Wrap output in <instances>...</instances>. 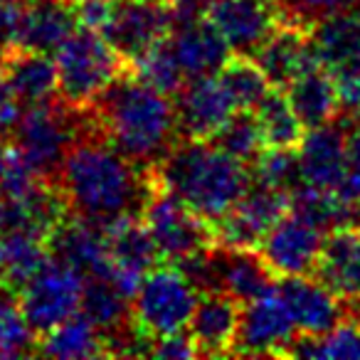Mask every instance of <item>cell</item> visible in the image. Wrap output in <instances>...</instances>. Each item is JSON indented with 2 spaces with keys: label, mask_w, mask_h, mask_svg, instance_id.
Masks as SVG:
<instances>
[{
  "label": "cell",
  "mask_w": 360,
  "mask_h": 360,
  "mask_svg": "<svg viewBox=\"0 0 360 360\" xmlns=\"http://www.w3.org/2000/svg\"><path fill=\"white\" fill-rule=\"evenodd\" d=\"M264 134L266 148H299L306 136V126L291 106L284 89H271L255 109Z\"/></svg>",
  "instance_id": "31"
},
{
  "label": "cell",
  "mask_w": 360,
  "mask_h": 360,
  "mask_svg": "<svg viewBox=\"0 0 360 360\" xmlns=\"http://www.w3.org/2000/svg\"><path fill=\"white\" fill-rule=\"evenodd\" d=\"M217 269V286L220 291L235 296L240 304L259 299L276 289L279 279L269 269L259 250H240V247H212Z\"/></svg>",
  "instance_id": "22"
},
{
  "label": "cell",
  "mask_w": 360,
  "mask_h": 360,
  "mask_svg": "<svg viewBox=\"0 0 360 360\" xmlns=\"http://www.w3.org/2000/svg\"><path fill=\"white\" fill-rule=\"evenodd\" d=\"M106 247H109V274L136 296L141 279L150 269L158 266V259H163L155 245L153 235L141 220V215H124L119 220L104 225Z\"/></svg>",
  "instance_id": "15"
},
{
  "label": "cell",
  "mask_w": 360,
  "mask_h": 360,
  "mask_svg": "<svg viewBox=\"0 0 360 360\" xmlns=\"http://www.w3.org/2000/svg\"><path fill=\"white\" fill-rule=\"evenodd\" d=\"M353 3L355 0H279V13L306 22V25H314L321 18L350 8Z\"/></svg>",
  "instance_id": "40"
},
{
  "label": "cell",
  "mask_w": 360,
  "mask_h": 360,
  "mask_svg": "<svg viewBox=\"0 0 360 360\" xmlns=\"http://www.w3.org/2000/svg\"><path fill=\"white\" fill-rule=\"evenodd\" d=\"M180 139L210 141L237 111L232 94L217 75L188 79L175 94Z\"/></svg>",
  "instance_id": "14"
},
{
  "label": "cell",
  "mask_w": 360,
  "mask_h": 360,
  "mask_svg": "<svg viewBox=\"0 0 360 360\" xmlns=\"http://www.w3.org/2000/svg\"><path fill=\"white\" fill-rule=\"evenodd\" d=\"M242 304L227 291H205L198 299L193 319L188 323L198 353L205 358L232 355L237 330H240Z\"/></svg>",
  "instance_id": "19"
},
{
  "label": "cell",
  "mask_w": 360,
  "mask_h": 360,
  "mask_svg": "<svg viewBox=\"0 0 360 360\" xmlns=\"http://www.w3.org/2000/svg\"><path fill=\"white\" fill-rule=\"evenodd\" d=\"M355 3H358V8H360V0H355Z\"/></svg>",
  "instance_id": "49"
},
{
  "label": "cell",
  "mask_w": 360,
  "mask_h": 360,
  "mask_svg": "<svg viewBox=\"0 0 360 360\" xmlns=\"http://www.w3.org/2000/svg\"><path fill=\"white\" fill-rule=\"evenodd\" d=\"M153 173L210 225L220 222L252 186V170L212 141L180 139Z\"/></svg>",
  "instance_id": "3"
},
{
  "label": "cell",
  "mask_w": 360,
  "mask_h": 360,
  "mask_svg": "<svg viewBox=\"0 0 360 360\" xmlns=\"http://www.w3.org/2000/svg\"><path fill=\"white\" fill-rule=\"evenodd\" d=\"M40 335L27 321L18 291L0 286V358L37 355Z\"/></svg>",
  "instance_id": "34"
},
{
  "label": "cell",
  "mask_w": 360,
  "mask_h": 360,
  "mask_svg": "<svg viewBox=\"0 0 360 360\" xmlns=\"http://www.w3.org/2000/svg\"><path fill=\"white\" fill-rule=\"evenodd\" d=\"M348 314L360 323V301H355V304H348Z\"/></svg>",
  "instance_id": "46"
},
{
  "label": "cell",
  "mask_w": 360,
  "mask_h": 360,
  "mask_svg": "<svg viewBox=\"0 0 360 360\" xmlns=\"http://www.w3.org/2000/svg\"><path fill=\"white\" fill-rule=\"evenodd\" d=\"M276 291L284 299L301 335H323L348 316V304L314 274L279 279Z\"/></svg>",
  "instance_id": "16"
},
{
  "label": "cell",
  "mask_w": 360,
  "mask_h": 360,
  "mask_svg": "<svg viewBox=\"0 0 360 360\" xmlns=\"http://www.w3.org/2000/svg\"><path fill=\"white\" fill-rule=\"evenodd\" d=\"M173 32L168 0H111V13L101 35L126 62H136Z\"/></svg>",
  "instance_id": "9"
},
{
  "label": "cell",
  "mask_w": 360,
  "mask_h": 360,
  "mask_svg": "<svg viewBox=\"0 0 360 360\" xmlns=\"http://www.w3.org/2000/svg\"><path fill=\"white\" fill-rule=\"evenodd\" d=\"M8 50H11V45H6V42L0 40V72H3V65H6V57H8Z\"/></svg>",
  "instance_id": "45"
},
{
  "label": "cell",
  "mask_w": 360,
  "mask_h": 360,
  "mask_svg": "<svg viewBox=\"0 0 360 360\" xmlns=\"http://www.w3.org/2000/svg\"><path fill=\"white\" fill-rule=\"evenodd\" d=\"M299 163L306 186L340 191L348 170V131L335 121L309 129L299 146Z\"/></svg>",
  "instance_id": "18"
},
{
  "label": "cell",
  "mask_w": 360,
  "mask_h": 360,
  "mask_svg": "<svg viewBox=\"0 0 360 360\" xmlns=\"http://www.w3.org/2000/svg\"><path fill=\"white\" fill-rule=\"evenodd\" d=\"M311 27L294 18H286L279 13V22L269 32L259 50L255 52V60L269 77L271 86L276 89H286L296 77H301L306 70L321 65L319 55L314 50V40H311Z\"/></svg>",
  "instance_id": "13"
},
{
  "label": "cell",
  "mask_w": 360,
  "mask_h": 360,
  "mask_svg": "<svg viewBox=\"0 0 360 360\" xmlns=\"http://www.w3.org/2000/svg\"><path fill=\"white\" fill-rule=\"evenodd\" d=\"M250 170L255 183L276 191L294 193L299 186H304L299 148H264L255 158V163H250Z\"/></svg>",
  "instance_id": "38"
},
{
  "label": "cell",
  "mask_w": 360,
  "mask_h": 360,
  "mask_svg": "<svg viewBox=\"0 0 360 360\" xmlns=\"http://www.w3.org/2000/svg\"><path fill=\"white\" fill-rule=\"evenodd\" d=\"M37 355L60 360H86V358H104L106 338L99 330V326L84 314H75L65 323L55 326L52 330L40 335L37 340Z\"/></svg>",
  "instance_id": "27"
},
{
  "label": "cell",
  "mask_w": 360,
  "mask_h": 360,
  "mask_svg": "<svg viewBox=\"0 0 360 360\" xmlns=\"http://www.w3.org/2000/svg\"><path fill=\"white\" fill-rule=\"evenodd\" d=\"M212 143L220 146L225 153L235 155L242 163H255V158L266 148L259 119L252 109H237L225 126L212 136Z\"/></svg>",
  "instance_id": "36"
},
{
  "label": "cell",
  "mask_w": 360,
  "mask_h": 360,
  "mask_svg": "<svg viewBox=\"0 0 360 360\" xmlns=\"http://www.w3.org/2000/svg\"><path fill=\"white\" fill-rule=\"evenodd\" d=\"M262 3H271V6H279V0H262Z\"/></svg>",
  "instance_id": "48"
},
{
  "label": "cell",
  "mask_w": 360,
  "mask_h": 360,
  "mask_svg": "<svg viewBox=\"0 0 360 360\" xmlns=\"http://www.w3.org/2000/svg\"><path fill=\"white\" fill-rule=\"evenodd\" d=\"M200 291L178 264L165 262L141 279L134 296V323L148 338L188 330Z\"/></svg>",
  "instance_id": "7"
},
{
  "label": "cell",
  "mask_w": 360,
  "mask_h": 360,
  "mask_svg": "<svg viewBox=\"0 0 360 360\" xmlns=\"http://www.w3.org/2000/svg\"><path fill=\"white\" fill-rule=\"evenodd\" d=\"M0 75L11 82L15 94L20 96L22 106H37L60 99L57 62L45 52L11 45Z\"/></svg>",
  "instance_id": "23"
},
{
  "label": "cell",
  "mask_w": 360,
  "mask_h": 360,
  "mask_svg": "<svg viewBox=\"0 0 360 360\" xmlns=\"http://www.w3.org/2000/svg\"><path fill=\"white\" fill-rule=\"evenodd\" d=\"M86 109H72L62 99L25 106L11 134V143L37 175L55 180L67 153L84 129Z\"/></svg>",
  "instance_id": "5"
},
{
  "label": "cell",
  "mask_w": 360,
  "mask_h": 360,
  "mask_svg": "<svg viewBox=\"0 0 360 360\" xmlns=\"http://www.w3.org/2000/svg\"><path fill=\"white\" fill-rule=\"evenodd\" d=\"M314 276L345 304L360 301V227L348 222L328 232Z\"/></svg>",
  "instance_id": "21"
},
{
  "label": "cell",
  "mask_w": 360,
  "mask_h": 360,
  "mask_svg": "<svg viewBox=\"0 0 360 360\" xmlns=\"http://www.w3.org/2000/svg\"><path fill=\"white\" fill-rule=\"evenodd\" d=\"M55 183L75 215L109 225L124 215H141L150 178L148 168L134 163L101 134L91 109H86L84 129Z\"/></svg>",
  "instance_id": "1"
},
{
  "label": "cell",
  "mask_w": 360,
  "mask_h": 360,
  "mask_svg": "<svg viewBox=\"0 0 360 360\" xmlns=\"http://www.w3.org/2000/svg\"><path fill=\"white\" fill-rule=\"evenodd\" d=\"M289 358L314 360H360V323L345 316L333 330L323 335H299L289 350Z\"/></svg>",
  "instance_id": "32"
},
{
  "label": "cell",
  "mask_w": 360,
  "mask_h": 360,
  "mask_svg": "<svg viewBox=\"0 0 360 360\" xmlns=\"http://www.w3.org/2000/svg\"><path fill=\"white\" fill-rule=\"evenodd\" d=\"M170 45L188 79L217 75L235 52L207 18L170 32Z\"/></svg>",
  "instance_id": "24"
},
{
  "label": "cell",
  "mask_w": 360,
  "mask_h": 360,
  "mask_svg": "<svg viewBox=\"0 0 360 360\" xmlns=\"http://www.w3.org/2000/svg\"><path fill=\"white\" fill-rule=\"evenodd\" d=\"M148 195L141 207V220L153 235L158 252L165 262L180 264L188 257L215 245V230L198 212H193L186 202L158 180L153 168H148Z\"/></svg>",
  "instance_id": "6"
},
{
  "label": "cell",
  "mask_w": 360,
  "mask_h": 360,
  "mask_svg": "<svg viewBox=\"0 0 360 360\" xmlns=\"http://www.w3.org/2000/svg\"><path fill=\"white\" fill-rule=\"evenodd\" d=\"M294 319L286 309L279 291L259 296V299L242 304L240 330H237L232 355L247 358H289L294 340L299 338Z\"/></svg>",
  "instance_id": "10"
},
{
  "label": "cell",
  "mask_w": 360,
  "mask_h": 360,
  "mask_svg": "<svg viewBox=\"0 0 360 360\" xmlns=\"http://www.w3.org/2000/svg\"><path fill=\"white\" fill-rule=\"evenodd\" d=\"M353 225L360 227V200L355 202V207H353Z\"/></svg>",
  "instance_id": "47"
},
{
  "label": "cell",
  "mask_w": 360,
  "mask_h": 360,
  "mask_svg": "<svg viewBox=\"0 0 360 360\" xmlns=\"http://www.w3.org/2000/svg\"><path fill=\"white\" fill-rule=\"evenodd\" d=\"M220 82L225 84V89L232 94L237 109H257L262 99L269 94L271 86L269 77L264 75V70L259 67V62L252 55H232L230 60L222 65V70L217 72Z\"/></svg>",
  "instance_id": "35"
},
{
  "label": "cell",
  "mask_w": 360,
  "mask_h": 360,
  "mask_svg": "<svg viewBox=\"0 0 360 360\" xmlns=\"http://www.w3.org/2000/svg\"><path fill=\"white\" fill-rule=\"evenodd\" d=\"M207 20L237 55H255L279 22V6L262 0H210Z\"/></svg>",
  "instance_id": "17"
},
{
  "label": "cell",
  "mask_w": 360,
  "mask_h": 360,
  "mask_svg": "<svg viewBox=\"0 0 360 360\" xmlns=\"http://www.w3.org/2000/svg\"><path fill=\"white\" fill-rule=\"evenodd\" d=\"M99 131L141 168H153L180 141L178 111L168 94L131 72L121 75L91 106Z\"/></svg>",
  "instance_id": "2"
},
{
  "label": "cell",
  "mask_w": 360,
  "mask_h": 360,
  "mask_svg": "<svg viewBox=\"0 0 360 360\" xmlns=\"http://www.w3.org/2000/svg\"><path fill=\"white\" fill-rule=\"evenodd\" d=\"M323 242L326 232L321 227L289 210L262 240L259 255L264 257L276 279L306 276L316 271L319 257L323 252Z\"/></svg>",
  "instance_id": "12"
},
{
  "label": "cell",
  "mask_w": 360,
  "mask_h": 360,
  "mask_svg": "<svg viewBox=\"0 0 360 360\" xmlns=\"http://www.w3.org/2000/svg\"><path fill=\"white\" fill-rule=\"evenodd\" d=\"M286 96H289L291 106L296 109L306 129H316V126L338 121L340 116L338 89H335L330 70L323 65L311 67L301 77H296L286 86Z\"/></svg>",
  "instance_id": "26"
},
{
  "label": "cell",
  "mask_w": 360,
  "mask_h": 360,
  "mask_svg": "<svg viewBox=\"0 0 360 360\" xmlns=\"http://www.w3.org/2000/svg\"><path fill=\"white\" fill-rule=\"evenodd\" d=\"M340 99V116L360 121V52L330 70Z\"/></svg>",
  "instance_id": "39"
},
{
  "label": "cell",
  "mask_w": 360,
  "mask_h": 360,
  "mask_svg": "<svg viewBox=\"0 0 360 360\" xmlns=\"http://www.w3.org/2000/svg\"><path fill=\"white\" fill-rule=\"evenodd\" d=\"M22 116V101L11 86V82L0 75V136L11 139L13 129Z\"/></svg>",
  "instance_id": "43"
},
{
  "label": "cell",
  "mask_w": 360,
  "mask_h": 360,
  "mask_svg": "<svg viewBox=\"0 0 360 360\" xmlns=\"http://www.w3.org/2000/svg\"><path fill=\"white\" fill-rule=\"evenodd\" d=\"M338 193L353 205L360 200V121H350L348 126V170Z\"/></svg>",
  "instance_id": "41"
},
{
  "label": "cell",
  "mask_w": 360,
  "mask_h": 360,
  "mask_svg": "<svg viewBox=\"0 0 360 360\" xmlns=\"http://www.w3.org/2000/svg\"><path fill=\"white\" fill-rule=\"evenodd\" d=\"M79 20L72 0H27L15 45L52 55L77 30Z\"/></svg>",
  "instance_id": "25"
},
{
  "label": "cell",
  "mask_w": 360,
  "mask_h": 360,
  "mask_svg": "<svg viewBox=\"0 0 360 360\" xmlns=\"http://www.w3.org/2000/svg\"><path fill=\"white\" fill-rule=\"evenodd\" d=\"M60 99L72 109H91L121 75L129 72V62L101 32L79 27L55 52Z\"/></svg>",
  "instance_id": "4"
},
{
  "label": "cell",
  "mask_w": 360,
  "mask_h": 360,
  "mask_svg": "<svg viewBox=\"0 0 360 360\" xmlns=\"http://www.w3.org/2000/svg\"><path fill=\"white\" fill-rule=\"evenodd\" d=\"M291 210V193L255 183L247 188L242 200L212 225L217 245L240 247V250H259L262 240L269 230Z\"/></svg>",
  "instance_id": "11"
},
{
  "label": "cell",
  "mask_w": 360,
  "mask_h": 360,
  "mask_svg": "<svg viewBox=\"0 0 360 360\" xmlns=\"http://www.w3.org/2000/svg\"><path fill=\"white\" fill-rule=\"evenodd\" d=\"M50 257L52 250L45 237L0 235V286L20 291L50 262Z\"/></svg>",
  "instance_id": "30"
},
{
  "label": "cell",
  "mask_w": 360,
  "mask_h": 360,
  "mask_svg": "<svg viewBox=\"0 0 360 360\" xmlns=\"http://www.w3.org/2000/svg\"><path fill=\"white\" fill-rule=\"evenodd\" d=\"M168 3H170V0H168Z\"/></svg>",
  "instance_id": "50"
},
{
  "label": "cell",
  "mask_w": 360,
  "mask_h": 360,
  "mask_svg": "<svg viewBox=\"0 0 360 360\" xmlns=\"http://www.w3.org/2000/svg\"><path fill=\"white\" fill-rule=\"evenodd\" d=\"M82 311L99 326L104 338L129 328L134 323V296L111 274L84 279Z\"/></svg>",
  "instance_id": "28"
},
{
  "label": "cell",
  "mask_w": 360,
  "mask_h": 360,
  "mask_svg": "<svg viewBox=\"0 0 360 360\" xmlns=\"http://www.w3.org/2000/svg\"><path fill=\"white\" fill-rule=\"evenodd\" d=\"M18 296L30 326L37 335H42L82 311L84 276L75 266L50 257V262L18 291Z\"/></svg>",
  "instance_id": "8"
},
{
  "label": "cell",
  "mask_w": 360,
  "mask_h": 360,
  "mask_svg": "<svg viewBox=\"0 0 360 360\" xmlns=\"http://www.w3.org/2000/svg\"><path fill=\"white\" fill-rule=\"evenodd\" d=\"M198 348L193 343L191 333L188 330H180V333L160 335L150 345V358H165V360H188L198 358Z\"/></svg>",
  "instance_id": "42"
},
{
  "label": "cell",
  "mask_w": 360,
  "mask_h": 360,
  "mask_svg": "<svg viewBox=\"0 0 360 360\" xmlns=\"http://www.w3.org/2000/svg\"><path fill=\"white\" fill-rule=\"evenodd\" d=\"M50 250L55 259L75 266L84 279L111 271L104 225L79 217L75 212H70L52 232Z\"/></svg>",
  "instance_id": "20"
},
{
  "label": "cell",
  "mask_w": 360,
  "mask_h": 360,
  "mask_svg": "<svg viewBox=\"0 0 360 360\" xmlns=\"http://www.w3.org/2000/svg\"><path fill=\"white\" fill-rule=\"evenodd\" d=\"M353 202H348L338 191H323L314 186H299L291 193V210L311 220L323 232L353 222Z\"/></svg>",
  "instance_id": "33"
},
{
  "label": "cell",
  "mask_w": 360,
  "mask_h": 360,
  "mask_svg": "<svg viewBox=\"0 0 360 360\" xmlns=\"http://www.w3.org/2000/svg\"><path fill=\"white\" fill-rule=\"evenodd\" d=\"M131 72L141 82H146V84H150L153 89L163 91L168 96H175L188 82L186 72H183L173 52V45H170V37L155 45L153 50H148L136 62H131Z\"/></svg>",
  "instance_id": "37"
},
{
  "label": "cell",
  "mask_w": 360,
  "mask_h": 360,
  "mask_svg": "<svg viewBox=\"0 0 360 360\" xmlns=\"http://www.w3.org/2000/svg\"><path fill=\"white\" fill-rule=\"evenodd\" d=\"M27 0H0V40L6 45H15L22 25Z\"/></svg>",
  "instance_id": "44"
},
{
  "label": "cell",
  "mask_w": 360,
  "mask_h": 360,
  "mask_svg": "<svg viewBox=\"0 0 360 360\" xmlns=\"http://www.w3.org/2000/svg\"><path fill=\"white\" fill-rule=\"evenodd\" d=\"M311 40L321 65L333 70L360 52V8H343L321 18L311 27Z\"/></svg>",
  "instance_id": "29"
}]
</instances>
